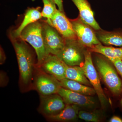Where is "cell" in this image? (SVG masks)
I'll return each instance as SVG.
<instances>
[{
    "label": "cell",
    "mask_w": 122,
    "mask_h": 122,
    "mask_svg": "<svg viewBox=\"0 0 122 122\" xmlns=\"http://www.w3.org/2000/svg\"><path fill=\"white\" fill-rule=\"evenodd\" d=\"M18 38L28 42L34 48L37 55L38 65H41L48 56L42 35V22L37 21L29 25L22 30Z\"/></svg>",
    "instance_id": "cell-1"
},
{
    "label": "cell",
    "mask_w": 122,
    "mask_h": 122,
    "mask_svg": "<svg viewBox=\"0 0 122 122\" xmlns=\"http://www.w3.org/2000/svg\"><path fill=\"white\" fill-rule=\"evenodd\" d=\"M17 57L21 78L23 83L28 84L32 77L33 61L32 54L24 41H18L11 35Z\"/></svg>",
    "instance_id": "cell-2"
},
{
    "label": "cell",
    "mask_w": 122,
    "mask_h": 122,
    "mask_svg": "<svg viewBox=\"0 0 122 122\" xmlns=\"http://www.w3.org/2000/svg\"><path fill=\"white\" fill-rule=\"evenodd\" d=\"M97 69L107 86L112 93L119 95L122 91V82L113 65L107 59L97 57L95 60Z\"/></svg>",
    "instance_id": "cell-3"
},
{
    "label": "cell",
    "mask_w": 122,
    "mask_h": 122,
    "mask_svg": "<svg viewBox=\"0 0 122 122\" xmlns=\"http://www.w3.org/2000/svg\"><path fill=\"white\" fill-rule=\"evenodd\" d=\"M85 48L77 39H66L64 48L57 56L67 65L81 66L85 61Z\"/></svg>",
    "instance_id": "cell-4"
},
{
    "label": "cell",
    "mask_w": 122,
    "mask_h": 122,
    "mask_svg": "<svg viewBox=\"0 0 122 122\" xmlns=\"http://www.w3.org/2000/svg\"><path fill=\"white\" fill-rule=\"evenodd\" d=\"M91 52L89 50H86L85 61L81 66L85 75L96 92L102 107L105 108L107 105L108 100L102 89L98 74L94 66Z\"/></svg>",
    "instance_id": "cell-5"
},
{
    "label": "cell",
    "mask_w": 122,
    "mask_h": 122,
    "mask_svg": "<svg viewBox=\"0 0 122 122\" xmlns=\"http://www.w3.org/2000/svg\"><path fill=\"white\" fill-rule=\"evenodd\" d=\"M42 24V35L46 54L57 56L64 48L66 39L54 27L47 22Z\"/></svg>",
    "instance_id": "cell-6"
},
{
    "label": "cell",
    "mask_w": 122,
    "mask_h": 122,
    "mask_svg": "<svg viewBox=\"0 0 122 122\" xmlns=\"http://www.w3.org/2000/svg\"><path fill=\"white\" fill-rule=\"evenodd\" d=\"M70 21L77 39L82 45L86 47L90 48L101 44L97 37L94 30L83 22L80 17Z\"/></svg>",
    "instance_id": "cell-7"
},
{
    "label": "cell",
    "mask_w": 122,
    "mask_h": 122,
    "mask_svg": "<svg viewBox=\"0 0 122 122\" xmlns=\"http://www.w3.org/2000/svg\"><path fill=\"white\" fill-rule=\"evenodd\" d=\"M58 94L61 97L66 104L88 109L93 108L96 105V100L91 96L76 93L61 86Z\"/></svg>",
    "instance_id": "cell-8"
},
{
    "label": "cell",
    "mask_w": 122,
    "mask_h": 122,
    "mask_svg": "<svg viewBox=\"0 0 122 122\" xmlns=\"http://www.w3.org/2000/svg\"><path fill=\"white\" fill-rule=\"evenodd\" d=\"M49 24L54 27L65 39H77L70 20L64 12L59 10L57 9Z\"/></svg>",
    "instance_id": "cell-9"
},
{
    "label": "cell",
    "mask_w": 122,
    "mask_h": 122,
    "mask_svg": "<svg viewBox=\"0 0 122 122\" xmlns=\"http://www.w3.org/2000/svg\"><path fill=\"white\" fill-rule=\"evenodd\" d=\"M41 66L46 71L58 81L66 78V64L56 55L49 54L46 57Z\"/></svg>",
    "instance_id": "cell-10"
},
{
    "label": "cell",
    "mask_w": 122,
    "mask_h": 122,
    "mask_svg": "<svg viewBox=\"0 0 122 122\" xmlns=\"http://www.w3.org/2000/svg\"><path fill=\"white\" fill-rule=\"evenodd\" d=\"M78 9L81 20L92 27L95 30L101 29L94 17L90 5L87 0H72Z\"/></svg>",
    "instance_id": "cell-11"
},
{
    "label": "cell",
    "mask_w": 122,
    "mask_h": 122,
    "mask_svg": "<svg viewBox=\"0 0 122 122\" xmlns=\"http://www.w3.org/2000/svg\"><path fill=\"white\" fill-rule=\"evenodd\" d=\"M47 96L42 101V108L44 113L48 116L58 113L65 107V103L59 94Z\"/></svg>",
    "instance_id": "cell-12"
},
{
    "label": "cell",
    "mask_w": 122,
    "mask_h": 122,
    "mask_svg": "<svg viewBox=\"0 0 122 122\" xmlns=\"http://www.w3.org/2000/svg\"><path fill=\"white\" fill-rule=\"evenodd\" d=\"M36 84L40 93L45 96L58 94L61 87L58 81L56 79H53L44 75H40L38 77Z\"/></svg>",
    "instance_id": "cell-13"
},
{
    "label": "cell",
    "mask_w": 122,
    "mask_h": 122,
    "mask_svg": "<svg viewBox=\"0 0 122 122\" xmlns=\"http://www.w3.org/2000/svg\"><path fill=\"white\" fill-rule=\"evenodd\" d=\"M42 17L41 12L39 8H31L28 9L25 14L24 20L19 27L14 31L12 36L15 38H18L21 33L27 26L38 21Z\"/></svg>",
    "instance_id": "cell-14"
},
{
    "label": "cell",
    "mask_w": 122,
    "mask_h": 122,
    "mask_svg": "<svg viewBox=\"0 0 122 122\" xmlns=\"http://www.w3.org/2000/svg\"><path fill=\"white\" fill-rule=\"evenodd\" d=\"M79 107L72 105L66 104L65 107L58 113L48 116L52 121L57 122H70L76 120L78 117Z\"/></svg>",
    "instance_id": "cell-15"
},
{
    "label": "cell",
    "mask_w": 122,
    "mask_h": 122,
    "mask_svg": "<svg viewBox=\"0 0 122 122\" xmlns=\"http://www.w3.org/2000/svg\"><path fill=\"white\" fill-rule=\"evenodd\" d=\"M59 85L63 88L85 95L93 96L96 94L93 87L82 84L76 81L67 78L58 81Z\"/></svg>",
    "instance_id": "cell-16"
},
{
    "label": "cell",
    "mask_w": 122,
    "mask_h": 122,
    "mask_svg": "<svg viewBox=\"0 0 122 122\" xmlns=\"http://www.w3.org/2000/svg\"><path fill=\"white\" fill-rule=\"evenodd\" d=\"M96 33L99 41L104 45L122 46V33L108 32L101 29L97 30Z\"/></svg>",
    "instance_id": "cell-17"
},
{
    "label": "cell",
    "mask_w": 122,
    "mask_h": 122,
    "mask_svg": "<svg viewBox=\"0 0 122 122\" xmlns=\"http://www.w3.org/2000/svg\"><path fill=\"white\" fill-rule=\"evenodd\" d=\"M66 78L76 81L86 86H92L81 66H70L66 65Z\"/></svg>",
    "instance_id": "cell-18"
},
{
    "label": "cell",
    "mask_w": 122,
    "mask_h": 122,
    "mask_svg": "<svg viewBox=\"0 0 122 122\" xmlns=\"http://www.w3.org/2000/svg\"><path fill=\"white\" fill-rule=\"evenodd\" d=\"M89 50L91 52L101 54L109 59L118 58L122 60V47L104 46L101 44L94 46Z\"/></svg>",
    "instance_id": "cell-19"
},
{
    "label": "cell",
    "mask_w": 122,
    "mask_h": 122,
    "mask_svg": "<svg viewBox=\"0 0 122 122\" xmlns=\"http://www.w3.org/2000/svg\"><path fill=\"white\" fill-rule=\"evenodd\" d=\"M44 7L41 12L42 17L46 18L48 24L57 10L56 4L52 0H42Z\"/></svg>",
    "instance_id": "cell-20"
},
{
    "label": "cell",
    "mask_w": 122,
    "mask_h": 122,
    "mask_svg": "<svg viewBox=\"0 0 122 122\" xmlns=\"http://www.w3.org/2000/svg\"><path fill=\"white\" fill-rule=\"evenodd\" d=\"M78 116L79 118L87 122H99L101 119L100 114L97 111H80L79 112Z\"/></svg>",
    "instance_id": "cell-21"
},
{
    "label": "cell",
    "mask_w": 122,
    "mask_h": 122,
    "mask_svg": "<svg viewBox=\"0 0 122 122\" xmlns=\"http://www.w3.org/2000/svg\"><path fill=\"white\" fill-rule=\"evenodd\" d=\"M109 60L115 66L118 73L122 77V60L118 58L111 59Z\"/></svg>",
    "instance_id": "cell-22"
},
{
    "label": "cell",
    "mask_w": 122,
    "mask_h": 122,
    "mask_svg": "<svg viewBox=\"0 0 122 122\" xmlns=\"http://www.w3.org/2000/svg\"><path fill=\"white\" fill-rule=\"evenodd\" d=\"M58 8L59 11L64 12L63 5V0H52Z\"/></svg>",
    "instance_id": "cell-23"
},
{
    "label": "cell",
    "mask_w": 122,
    "mask_h": 122,
    "mask_svg": "<svg viewBox=\"0 0 122 122\" xmlns=\"http://www.w3.org/2000/svg\"><path fill=\"white\" fill-rule=\"evenodd\" d=\"M109 122H122V119L119 117L117 116H114L110 119Z\"/></svg>",
    "instance_id": "cell-24"
},
{
    "label": "cell",
    "mask_w": 122,
    "mask_h": 122,
    "mask_svg": "<svg viewBox=\"0 0 122 122\" xmlns=\"http://www.w3.org/2000/svg\"><path fill=\"white\" fill-rule=\"evenodd\" d=\"M5 57L4 53H3L2 50H0V64H2L4 63L5 60Z\"/></svg>",
    "instance_id": "cell-25"
},
{
    "label": "cell",
    "mask_w": 122,
    "mask_h": 122,
    "mask_svg": "<svg viewBox=\"0 0 122 122\" xmlns=\"http://www.w3.org/2000/svg\"><path fill=\"white\" fill-rule=\"evenodd\" d=\"M121 105H122V99H121Z\"/></svg>",
    "instance_id": "cell-26"
}]
</instances>
